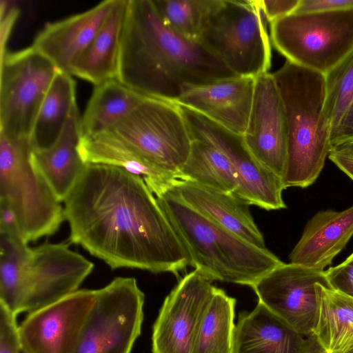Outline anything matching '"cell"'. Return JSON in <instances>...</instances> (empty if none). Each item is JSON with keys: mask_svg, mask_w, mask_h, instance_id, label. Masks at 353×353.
Returning a JSON list of instances; mask_svg holds the SVG:
<instances>
[{"mask_svg": "<svg viewBox=\"0 0 353 353\" xmlns=\"http://www.w3.org/2000/svg\"><path fill=\"white\" fill-rule=\"evenodd\" d=\"M71 243L111 268L176 276L190 259L155 195L125 170L85 163L63 201Z\"/></svg>", "mask_w": 353, "mask_h": 353, "instance_id": "cell-1", "label": "cell"}, {"mask_svg": "<svg viewBox=\"0 0 353 353\" xmlns=\"http://www.w3.org/2000/svg\"><path fill=\"white\" fill-rule=\"evenodd\" d=\"M200 42L168 28L152 0H128L118 79L146 97L176 100L183 87L235 77Z\"/></svg>", "mask_w": 353, "mask_h": 353, "instance_id": "cell-2", "label": "cell"}, {"mask_svg": "<svg viewBox=\"0 0 353 353\" xmlns=\"http://www.w3.org/2000/svg\"><path fill=\"white\" fill-rule=\"evenodd\" d=\"M190 259L211 281L251 286L282 262L194 210L167 190L156 196Z\"/></svg>", "mask_w": 353, "mask_h": 353, "instance_id": "cell-3", "label": "cell"}, {"mask_svg": "<svg viewBox=\"0 0 353 353\" xmlns=\"http://www.w3.org/2000/svg\"><path fill=\"white\" fill-rule=\"evenodd\" d=\"M285 107L288 151L285 189L304 188L319 177L332 148L325 112L324 75L289 61L272 73Z\"/></svg>", "mask_w": 353, "mask_h": 353, "instance_id": "cell-4", "label": "cell"}, {"mask_svg": "<svg viewBox=\"0 0 353 353\" xmlns=\"http://www.w3.org/2000/svg\"><path fill=\"white\" fill-rule=\"evenodd\" d=\"M30 137L0 133V201L14 212L26 243L50 236L65 219L64 208L32 160Z\"/></svg>", "mask_w": 353, "mask_h": 353, "instance_id": "cell-5", "label": "cell"}, {"mask_svg": "<svg viewBox=\"0 0 353 353\" xmlns=\"http://www.w3.org/2000/svg\"><path fill=\"white\" fill-rule=\"evenodd\" d=\"M270 37L287 61L324 75L353 50V8L294 12L270 23Z\"/></svg>", "mask_w": 353, "mask_h": 353, "instance_id": "cell-6", "label": "cell"}, {"mask_svg": "<svg viewBox=\"0 0 353 353\" xmlns=\"http://www.w3.org/2000/svg\"><path fill=\"white\" fill-rule=\"evenodd\" d=\"M266 24L258 0H222L199 42L236 76L255 78L271 65Z\"/></svg>", "mask_w": 353, "mask_h": 353, "instance_id": "cell-7", "label": "cell"}, {"mask_svg": "<svg viewBox=\"0 0 353 353\" xmlns=\"http://www.w3.org/2000/svg\"><path fill=\"white\" fill-rule=\"evenodd\" d=\"M108 132L176 178L193 143L179 105L156 97H145Z\"/></svg>", "mask_w": 353, "mask_h": 353, "instance_id": "cell-8", "label": "cell"}, {"mask_svg": "<svg viewBox=\"0 0 353 353\" xmlns=\"http://www.w3.org/2000/svg\"><path fill=\"white\" fill-rule=\"evenodd\" d=\"M145 296L132 277L97 290L73 353H131L140 336Z\"/></svg>", "mask_w": 353, "mask_h": 353, "instance_id": "cell-9", "label": "cell"}, {"mask_svg": "<svg viewBox=\"0 0 353 353\" xmlns=\"http://www.w3.org/2000/svg\"><path fill=\"white\" fill-rule=\"evenodd\" d=\"M58 68L32 46L0 60V133L30 137Z\"/></svg>", "mask_w": 353, "mask_h": 353, "instance_id": "cell-10", "label": "cell"}, {"mask_svg": "<svg viewBox=\"0 0 353 353\" xmlns=\"http://www.w3.org/2000/svg\"><path fill=\"white\" fill-rule=\"evenodd\" d=\"M193 140L208 144L228 160L239 179L234 194L248 204L266 210L286 205L282 197V178L263 166L246 146L243 136L218 125L203 115L179 105Z\"/></svg>", "mask_w": 353, "mask_h": 353, "instance_id": "cell-11", "label": "cell"}, {"mask_svg": "<svg viewBox=\"0 0 353 353\" xmlns=\"http://www.w3.org/2000/svg\"><path fill=\"white\" fill-rule=\"evenodd\" d=\"M316 283L330 288L325 270L283 263L251 288L258 302L299 333L308 335L314 333L317 321Z\"/></svg>", "mask_w": 353, "mask_h": 353, "instance_id": "cell-12", "label": "cell"}, {"mask_svg": "<svg viewBox=\"0 0 353 353\" xmlns=\"http://www.w3.org/2000/svg\"><path fill=\"white\" fill-rule=\"evenodd\" d=\"M197 270L165 298L152 327V353H191L194 337L216 287Z\"/></svg>", "mask_w": 353, "mask_h": 353, "instance_id": "cell-13", "label": "cell"}, {"mask_svg": "<svg viewBox=\"0 0 353 353\" xmlns=\"http://www.w3.org/2000/svg\"><path fill=\"white\" fill-rule=\"evenodd\" d=\"M93 268L91 261L63 243L30 248L24 312L31 313L77 291Z\"/></svg>", "mask_w": 353, "mask_h": 353, "instance_id": "cell-14", "label": "cell"}, {"mask_svg": "<svg viewBox=\"0 0 353 353\" xmlns=\"http://www.w3.org/2000/svg\"><path fill=\"white\" fill-rule=\"evenodd\" d=\"M97 290H80L29 313L19 326L23 353H73Z\"/></svg>", "mask_w": 353, "mask_h": 353, "instance_id": "cell-15", "label": "cell"}, {"mask_svg": "<svg viewBox=\"0 0 353 353\" xmlns=\"http://www.w3.org/2000/svg\"><path fill=\"white\" fill-rule=\"evenodd\" d=\"M242 136L254 158L282 178L287 160L288 125L283 102L272 73L255 77L252 105Z\"/></svg>", "mask_w": 353, "mask_h": 353, "instance_id": "cell-16", "label": "cell"}, {"mask_svg": "<svg viewBox=\"0 0 353 353\" xmlns=\"http://www.w3.org/2000/svg\"><path fill=\"white\" fill-rule=\"evenodd\" d=\"M254 86V77L235 76L185 86L174 101L243 135L250 117Z\"/></svg>", "mask_w": 353, "mask_h": 353, "instance_id": "cell-17", "label": "cell"}, {"mask_svg": "<svg viewBox=\"0 0 353 353\" xmlns=\"http://www.w3.org/2000/svg\"><path fill=\"white\" fill-rule=\"evenodd\" d=\"M232 353H327L313 333H299L261 303L239 313Z\"/></svg>", "mask_w": 353, "mask_h": 353, "instance_id": "cell-18", "label": "cell"}, {"mask_svg": "<svg viewBox=\"0 0 353 353\" xmlns=\"http://www.w3.org/2000/svg\"><path fill=\"white\" fill-rule=\"evenodd\" d=\"M115 1H103L83 12L46 23L32 46L58 70L70 73L72 64L92 41Z\"/></svg>", "mask_w": 353, "mask_h": 353, "instance_id": "cell-19", "label": "cell"}, {"mask_svg": "<svg viewBox=\"0 0 353 353\" xmlns=\"http://www.w3.org/2000/svg\"><path fill=\"white\" fill-rule=\"evenodd\" d=\"M167 190L194 210L248 243L267 248L263 236L250 213V205L234 194L178 179L171 182Z\"/></svg>", "mask_w": 353, "mask_h": 353, "instance_id": "cell-20", "label": "cell"}, {"mask_svg": "<svg viewBox=\"0 0 353 353\" xmlns=\"http://www.w3.org/2000/svg\"><path fill=\"white\" fill-rule=\"evenodd\" d=\"M353 236V205L342 211L318 212L306 223L290 263L323 270Z\"/></svg>", "mask_w": 353, "mask_h": 353, "instance_id": "cell-21", "label": "cell"}, {"mask_svg": "<svg viewBox=\"0 0 353 353\" xmlns=\"http://www.w3.org/2000/svg\"><path fill=\"white\" fill-rule=\"evenodd\" d=\"M128 1H115L92 41L72 64L70 74L88 81L94 86L118 79Z\"/></svg>", "mask_w": 353, "mask_h": 353, "instance_id": "cell-22", "label": "cell"}, {"mask_svg": "<svg viewBox=\"0 0 353 353\" xmlns=\"http://www.w3.org/2000/svg\"><path fill=\"white\" fill-rule=\"evenodd\" d=\"M81 137V117L77 105L56 143L32 153L34 165L61 202L70 194L85 165L78 150Z\"/></svg>", "mask_w": 353, "mask_h": 353, "instance_id": "cell-23", "label": "cell"}, {"mask_svg": "<svg viewBox=\"0 0 353 353\" xmlns=\"http://www.w3.org/2000/svg\"><path fill=\"white\" fill-rule=\"evenodd\" d=\"M78 150L85 163L118 167L141 177L155 195L165 191L176 176L157 166L110 132L81 137Z\"/></svg>", "mask_w": 353, "mask_h": 353, "instance_id": "cell-24", "label": "cell"}, {"mask_svg": "<svg viewBox=\"0 0 353 353\" xmlns=\"http://www.w3.org/2000/svg\"><path fill=\"white\" fill-rule=\"evenodd\" d=\"M145 97L118 79L95 85L81 117V137H92L111 130Z\"/></svg>", "mask_w": 353, "mask_h": 353, "instance_id": "cell-25", "label": "cell"}, {"mask_svg": "<svg viewBox=\"0 0 353 353\" xmlns=\"http://www.w3.org/2000/svg\"><path fill=\"white\" fill-rule=\"evenodd\" d=\"M77 105L76 84L72 74L58 70L41 103L31 131L30 139L33 150L47 149L56 143Z\"/></svg>", "mask_w": 353, "mask_h": 353, "instance_id": "cell-26", "label": "cell"}, {"mask_svg": "<svg viewBox=\"0 0 353 353\" xmlns=\"http://www.w3.org/2000/svg\"><path fill=\"white\" fill-rule=\"evenodd\" d=\"M318 316L314 334L327 352L343 353L353 347V298L315 285Z\"/></svg>", "mask_w": 353, "mask_h": 353, "instance_id": "cell-27", "label": "cell"}, {"mask_svg": "<svg viewBox=\"0 0 353 353\" xmlns=\"http://www.w3.org/2000/svg\"><path fill=\"white\" fill-rule=\"evenodd\" d=\"M236 302L216 288L197 327L191 353H232Z\"/></svg>", "mask_w": 353, "mask_h": 353, "instance_id": "cell-28", "label": "cell"}, {"mask_svg": "<svg viewBox=\"0 0 353 353\" xmlns=\"http://www.w3.org/2000/svg\"><path fill=\"white\" fill-rule=\"evenodd\" d=\"M176 179L226 193L234 194L239 186L238 176L226 157L214 147L196 140Z\"/></svg>", "mask_w": 353, "mask_h": 353, "instance_id": "cell-29", "label": "cell"}, {"mask_svg": "<svg viewBox=\"0 0 353 353\" xmlns=\"http://www.w3.org/2000/svg\"><path fill=\"white\" fill-rule=\"evenodd\" d=\"M29 250L21 236L0 231V303L17 316L25 310Z\"/></svg>", "mask_w": 353, "mask_h": 353, "instance_id": "cell-30", "label": "cell"}, {"mask_svg": "<svg viewBox=\"0 0 353 353\" xmlns=\"http://www.w3.org/2000/svg\"><path fill=\"white\" fill-rule=\"evenodd\" d=\"M163 22L189 39L199 37L222 0H152Z\"/></svg>", "mask_w": 353, "mask_h": 353, "instance_id": "cell-31", "label": "cell"}, {"mask_svg": "<svg viewBox=\"0 0 353 353\" xmlns=\"http://www.w3.org/2000/svg\"><path fill=\"white\" fill-rule=\"evenodd\" d=\"M325 78V112L332 130L339 123L353 97V50Z\"/></svg>", "mask_w": 353, "mask_h": 353, "instance_id": "cell-32", "label": "cell"}, {"mask_svg": "<svg viewBox=\"0 0 353 353\" xmlns=\"http://www.w3.org/2000/svg\"><path fill=\"white\" fill-rule=\"evenodd\" d=\"M17 315L0 303V353H21Z\"/></svg>", "mask_w": 353, "mask_h": 353, "instance_id": "cell-33", "label": "cell"}, {"mask_svg": "<svg viewBox=\"0 0 353 353\" xmlns=\"http://www.w3.org/2000/svg\"><path fill=\"white\" fill-rule=\"evenodd\" d=\"M330 288L353 298V253L339 265L325 271Z\"/></svg>", "mask_w": 353, "mask_h": 353, "instance_id": "cell-34", "label": "cell"}, {"mask_svg": "<svg viewBox=\"0 0 353 353\" xmlns=\"http://www.w3.org/2000/svg\"><path fill=\"white\" fill-rule=\"evenodd\" d=\"M19 14L17 6H11L8 1H0V60L7 52L6 45Z\"/></svg>", "mask_w": 353, "mask_h": 353, "instance_id": "cell-35", "label": "cell"}, {"mask_svg": "<svg viewBox=\"0 0 353 353\" xmlns=\"http://www.w3.org/2000/svg\"><path fill=\"white\" fill-rule=\"evenodd\" d=\"M301 0H258L259 6L270 24L292 14L297 10Z\"/></svg>", "mask_w": 353, "mask_h": 353, "instance_id": "cell-36", "label": "cell"}, {"mask_svg": "<svg viewBox=\"0 0 353 353\" xmlns=\"http://www.w3.org/2000/svg\"><path fill=\"white\" fill-rule=\"evenodd\" d=\"M328 158L353 180V139L332 145Z\"/></svg>", "mask_w": 353, "mask_h": 353, "instance_id": "cell-37", "label": "cell"}, {"mask_svg": "<svg viewBox=\"0 0 353 353\" xmlns=\"http://www.w3.org/2000/svg\"><path fill=\"white\" fill-rule=\"evenodd\" d=\"M351 8H353V0H301L296 12L331 11Z\"/></svg>", "mask_w": 353, "mask_h": 353, "instance_id": "cell-38", "label": "cell"}, {"mask_svg": "<svg viewBox=\"0 0 353 353\" xmlns=\"http://www.w3.org/2000/svg\"><path fill=\"white\" fill-rule=\"evenodd\" d=\"M353 139V97L338 125L331 131V145Z\"/></svg>", "mask_w": 353, "mask_h": 353, "instance_id": "cell-39", "label": "cell"}, {"mask_svg": "<svg viewBox=\"0 0 353 353\" xmlns=\"http://www.w3.org/2000/svg\"><path fill=\"white\" fill-rule=\"evenodd\" d=\"M0 231L21 236L14 212L7 203L1 201H0Z\"/></svg>", "mask_w": 353, "mask_h": 353, "instance_id": "cell-40", "label": "cell"}, {"mask_svg": "<svg viewBox=\"0 0 353 353\" xmlns=\"http://www.w3.org/2000/svg\"><path fill=\"white\" fill-rule=\"evenodd\" d=\"M343 353H353V347L349 349L348 350L345 351Z\"/></svg>", "mask_w": 353, "mask_h": 353, "instance_id": "cell-41", "label": "cell"}, {"mask_svg": "<svg viewBox=\"0 0 353 353\" xmlns=\"http://www.w3.org/2000/svg\"><path fill=\"white\" fill-rule=\"evenodd\" d=\"M21 353H23L22 351H21Z\"/></svg>", "mask_w": 353, "mask_h": 353, "instance_id": "cell-42", "label": "cell"}, {"mask_svg": "<svg viewBox=\"0 0 353 353\" xmlns=\"http://www.w3.org/2000/svg\"><path fill=\"white\" fill-rule=\"evenodd\" d=\"M327 353H330V352H327Z\"/></svg>", "mask_w": 353, "mask_h": 353, "instance_id": "cell-43", "label": "cell"}]
</instances>
